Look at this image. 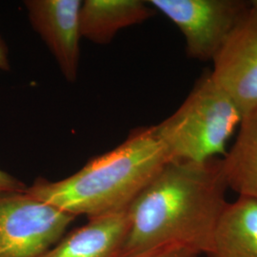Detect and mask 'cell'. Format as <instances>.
Here are the masks:
<instances>
[{
  "label": "cell",
  "instance_id": "277c9868",
  "mask_svg": "<svg viewBox=\"0 0 257 257\" xmlns=\"http://www.w3.org/2000/svg\"><path fill=\"white\" fill-rule=\"evenodd\" d=\"M76 216L24 191H0V257H39Z\"/></svg>",
  "mask_w": 257,
  "mask_h": 257
},
{
  "label": "cell",
  "instance_id": "4fadbf2b",
  "mask_svg": "<svg viewBox=\"0 0 257 257\" xmlns=\"http://www.w3.org/2000/svg\"><path fill=\"white\" fill-rule=\"evenodd\" d=\"M27 187L16 177L0 169V191H24Z\"/></svg>",
  "mask_w": 257,
  "mask_h": 257
},
{
  "label": "cell",
  "instance_id": "9a60e30c",
  "mask_svg": "<svg viewBox=\"0 0 257 257\" xmlns=\"http://www.w3.org/2000/svg\"><path fill=\"white\" fill-rule=\"evenodd\" d=\"M250 3H251V6L253 8L257 9V0H252V1H250Z\"/></svg>",
  "mask_w": 257,
  "mask_h": 257
},
{
  "label": "cell",
  "instance_id": "ba28073f",
  "mask_svg": "<svg viewBox=\"0 0 257 257\" xmlns=\"http://www.w3.org/2000/svg\"><path fill=\"white\" fill-rule=\"evenodd\" d=\"M127 229V208L92 217L39 257H119Z\"/></svg>",
  "mask_w": 257,
  "mask_h": 257
},
{
  "label": "cell",
  "instance_id": "8992f818",
  "mask_svg": "<svg viewBox=\"0 0 257 257\" xmlns=\"http://www.w3.org/2000/svg\"><path fill=\"white\" fill-rule=\"evenodd\" d=\"M212 63L213 80L235 102L244 118L257 108V9L250 7Z\"/></svg>",
  "mask_w": 257,
  "mask_h": 257
},
{
  "label": "cell",
  "instance_id": "8fae6325",
  "mask_svg": "<svg viewBox=\"0 0 257 257\" xmlns=\"http://www.w3.org/2000/svg\"><path fill=\"white\" fill-rule=\"evenodd\" d=\"M222 163L229 189L239 196L257 198V108L242 120L236 140Z\"/></svg>",
  "mask_w": 257,
  "mask_h": 257
},
{
  "label": "cell",
  "instance_id": "5bb4252c",
  "mask_svg": "<svg viewBox=\"0 0 257 257\" xmlns=\"http://www.w3.org/2000/svg\"><path fill=\"white\" fill-rule=\"evenodd\" d=\"M10 69L8 49L4 41L0 38V70L8 71Z\"/></svg>",
  "mask_w": 257,
  "mask_h": 257
},
{
  "label": "cell",
  "instance_id": "6da1fadb",
  "mask_svg": "<svg viewBox=\"0 0 257 257\" xmlns=\"http://www.w3.org/2000/svg\"><path fill=\"white\" fill-rule=\"evenodd\" d=\"M228 189L222 158L170 161L128 205L119 257L172 244L206 254Z\"/></svg>",
  "mask_w": 257,
  "mask_h": 257
},
{
  "label": "cell",
  "instance_id": "7a4b0ae2",
  "mask_svg": "<svg viewBox=\"0 0 257 257\" xmlns=\"http://www.w3.org/2000/svg\"><path fill=\"white\" fill-rule=\"evenodd\" d=\"M170 161L155 126L142 127L74 175L59 181L37 179L26 191L74 216L92 218L128 208Z\"/></svg>",
  "mask_w": 257,
  "mask_h": 257
},
{
  "label": "cell",
  "instance_id": "52a82bcc",
  "mask_svg": "<svg viewBox=\"0 0 257 257\" xmlns=\"http://www.w3.org/2000/svg\"><path fill=\"white\" fill-rule=\"evenodd\" d=\"M28 16L33 28L55 56L65 78L74 82L79 65V0H28Z\"/></svg>",
  "mask_w": 257,
  "mask_h": 257
},
{
  "label": "cell",
  "instance_id": "3957f363",
  "mask_svg": "<svg viewBox=\"0 0 257 257\" xmlns=\"http://www.w3.org/2000/svg\"><path fill=\"white\" fill-rule=\"evenodd\" d=\"M243 115L235 102L206 70L181 106L155 126L172 161L222 158Z\"/></svg>",
  "mask_w": 257,
  "mask_h": 257
},
{
  "label": "cell",
  "instance_id": "7c38bea8",
  "mask_svg": "<svg viewBox=\"0 0 257 257\" xmlns=\"http://www.w3.org/2000/svg\"><path fill=\"white\" fill-rule=\"evenodd\" d=\"M200 253L181 245H164L126 257H200Z\"/></svg>",
  "mask_w": 257,
  "mask_h": 257
},
{
  "label": "cell",
  "instance_id": "5b68a950",
  "mask_svg": "<svg viewBox=\"0 0 257 257\" xmlns=\"http://www.w3.org/2000/svg\"><path fill=\"white\" fill-rule=\"evenodd\" d=\"M148 3L175 23L190 58L212 61L250 9L245 0H151Z\"/></svg>",
  "mask_w": 257,
  "mask_h": 257
},
{
  "label": "cell",
  "instance_id": "30bf717a",
  "mask_svg": "<svg viewBox=\"0 0 257 257\" xmlns=\"http://www.w3.org/2000/svg\"><path fill=\"white\" fill-rule=\"evenodd\" d=\"M156 12L148 1L86 0L79 14L80 35L93 43L107 44L121 29L140 24Z\"/></svg>",
  "mask_w": 257,
  "mask_h": 257
},
{
  "label": "cell",
  "instance_id": "9c48e42d",
  "mask_svg": "<svg viewBox=\"0 0 257 257\" xmlns=\"http://www.w3.org/2000/svg\"><path fill=\"white\" fill-rule=\"evenodd\" d=\"M207 257H257V198L239 196L227 204Z\"/></svg>",
  "mask_w": 257,
  "mask_h": 257
}]
</instances>
